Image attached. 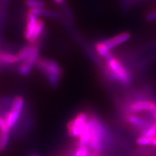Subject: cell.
<instances>
[{"instance_id": "1", "label": "cell", "mask_w": 156, "mask_h": 156, "mask_svg": "<svg viewBox=\"0 0 156 156\" xmlns=\"http://www.w3.org/2000/svg\"><path fill=\"white\" fill-rule=\"evenodd\" d=\"M38 15L30 9L27 11L25 15V24L23 28V36L29 44H40L45 34L46 24Z\"/></svg>"}, {"instance_id": "2", "label": "cell", "mask_w": 156, "mask_h": 156, "mask_svg": "<svg viewBox=\"0 0 156 156\" xmlns=\"http://www.w3.org/2000/svg\"><path fill=\"white\" fill-rule=\"evenodd\" d=\"M87 124L90 129V139L87 143V147L90 152L100 153L104 149L105 138L106 132L103 124L98 118L95 116L88 117Z\"/></svg>"}, {"instance_id": "3", "label": "cell", "mask_w": 156, "mask_h": 156, "mask_svg": "<svg viewBox=\"0 0 156 156\" xmlns=\"http://www.w3.org/2000/svg\"><path fill=\"white\" fill-rule=\"evenodd\" d=\"M35 67L46 77L51 86L53 87L58 86L63 71L57 62L52 58L39 56Z\"/></svg>"}, {"instance_id": "4", "label": "cell", "mask_w": 156, "mask_h": 156, "mask_svg": "<svg viewBox=\"0 0 156 156\" xmlns=\"http://www.w3.org/2000/svg\"><path fill=\"white\" fill-rule=\"evenodd\" d=\"M106 73L109 78L119 82L124 85H127L131 82V76L128 70L116 57L112 55L106 59Z\"/></svg>"}, {"instance_id": "5", "label": "cell", "mask_w": 156, "mask_h": 156, "mask_svg": "<svg viewBox=\"0 0 156 156\" xmlns=\"http://www.w3.org/2000/svg\"><path fill=\"white\" fill-rule=\"evenodd\" d=\"M40 44H33L32 49L28 56L17 66V72L20 75L28 76L35 67L36 61L39 57Z\"/></svg>"}, {"instance_id": "6", "label": "cell", "mask_w": 156, "mask_h": 156, "mask_svg": "<svg viewBox=\"0 0 156 156\" xmlns=\"http://www.w3.org/2000/svg\"><path fill=\"white\" fill-rule=\"evenodd\" d=\"M127 113H131V114L143 112H153L156 110V105L151 101L140 100L130 103L127 107Z\"/></svg>"}, {"instance_id": "7", "label": "cell", "mask_w": 156, "mask_h": 156, "mask_svg": "<svg viewBox=\"0 0 156 156\" xmlns=\"http://www.w3.org/2000/svg\"><path fill=\"white\" fill-rule=\"evenodd\" d=\"M131 38V34L128 32H123L119 34H117L116 36L109 38L106 40L103 41L105 46L109 51H112L114 48L120 46L129 41Z\"/></svg>"}, {"instance_id": "8", "label": "cell", "mask_w": 156, "mask_h": 156, "mask_svg": "<svg viewBox=\"0 0 156 156\" xmlns=\"http://www.w3.org/2000/svg\"><path fill=\"white\" fill-rule=\"evenodd\" d=\"M16 64H19V59L16 53L0 48V66L9 67Z\"/></svg>"}, {"instance_id": "9", "label": "cell", "mask_w": 156, "mask_h": 156, "mask_svg": "<svg viewBox=\"0 0 156 156\" xmlns=\"http://www.w3.org/2000/svg\"><path fill=\"white\" fill-rule=\"evenodd\" d=\"M126 121L129 124H131L132 126H136V127H142V128H147L150 125H151L147 121L144 119L143 118L140 117L137 115L131 113H127V114L125 116Z\"/></svg>"}, {"instance_id": "10", "label": "cell", "mask_w": 156, "mask_h": 156, "mask_svg": "<svg viewBox=\"0 0 156 156\" xmlns=\"http://www.w3.org/2000/svg\"><path fill=\"white\" fill-rule=\"evenodd\" d=\"M87 119H88V116L86 113L85 112H80L79 113L77 116L74 117L72 120H70L67 124V129H73L75 127H77L78 126L83 125V124H85L87 122Z\"/></svg>"}, {"instance_id": "11", "label": "cell", "mask_w": 156, "mask_h": 156, "mask_svg": "<svg viewBox=\"0 0 156 156\" xmlns=\"http://www.w3.org/2000/svg\"><path fill=\"white\" fill-rule=\"evenodd\" d=\"M95 49L96 52L98 54V55L101 57L107 59V58H110L113 54L111 53V51H109L106 46H105L104 43L102 41L97 42L95 45Z\"/></svg>"}, {"instance_id": "12", "label": "cell", "mask_w": 156, "mask_h": 156, "mask_svg": "<svg viewBox=\"0 0 156 156\" xmlns=\"http://www.w3.org/2000/svg\"><path fill=\"white\" fill-rule=\"evenodd\" d=\"M25 106L24 98L22 96H16L12 99L10 110L22 114Z\"/></svg>"}, {"instance_id": "13", "label": "cell", "mask_w": 156, "mask_h": 156, "mask_svg": "<svg viewBox=\"0 0 156 156\" xmlns=\"http://www.w3.org/2000/svg\"><path fill=\"white\" fill-rule=\"evenodd\" d=\"M88 129V125H87V122L85 124H83V125L78 126L77 127L69 129H68V134L70 136H73V137H75V136H80L84 132Z\"/></svg>"}, {"instance_id": "14", "label": "cell", "mask_w": 156, "mask_h": 156, "mask_svg": "<svg viewBox=\"0 0 156 156\" xmlns=\"http://www.w3.org/2000/svg\"><path fill=\"white\" fill-rule=\"evenodd\" d=\"M24 4L29 9H41L46 7L43 0H24Z\"/></svg>"}, {"instance_id": "15", "label": "cell", "mask_w": 156, "mask_h": 156, "mask_svg": "<svg viewBox=\"0 0 156 156\" xmlns=\"http://www.w3.org/2000/svg\"><path fill=\"white\" fill-rule=\"evenodd\" d=\"M7 14V3L6 0H0V32L2 30L5 23Z\"/></svg>"}, {"instance_id": "16", "label": "cell", "mask_w": 156, "mask_h": 156, "mask_svg": "<svg viewBox=\"0 0 156 156\" xmlns=\"http://www.w3.org/2000/svg\"><path fill=\"white\" fill-rule=\"evenodd\" d=\"M9 140V132L0 129V152L5 151L8 145Z\"/></svg>"}, {"instance_id": "17", "label": "cell", "mask_w": 156, "mask_h": 156, "mask_svg": "<svg viewBox=\"0 0 156 156\" xmlns=\"http://www.w3.org/2000/svg\"><path fill=\"white\" fill-rule=\"evenodd\" d=\"M142 136H148V137H154L156 136V123L150 125L148 127L144 129L142 131Z\"/></svg>"}, {"instance_id": "18", "label": "cell", "mask_w": 156, "mask_h": 156, "mask_svg": "<svg viewBox=\"0 0 156 156\" xmlns=\"http://www.w3.org/2000/svg\"><path fill=\"white\" fill-rule=\"evenodd\" d=\"M89 152V149L86 145H80L77 144L76 147L75 156H87Z\"/></svg>"}, {"instance_id": "19", "label": "cell", "mask_w": 156, "mask_h": 156, "mask_svg": "<svg viewBox=\"0 0 156 156\" xmlns=\"http://www.w3.org/2000/svg\"><path fill=\"white\" fill-rule=\"evenodd\" d=\"M152 138L153 137L141 136L136 139V144L140 146L152 145Z\"/></svg>"}, {"instance_id": "20", "label": "cell", "mask_w": 156, "mask_h": 156, "mask_svg": "<svg viewBox=\"0 0 156 156\" xmlns=\"http://www.w3.org/2000/svg\"><path fill=\"white\" fill-rule=\"evenodd\" d=\"M147 19L148 20H154L156 19V10H154L153 12H151L147 15Z\"/></svg>"}, {"instance_id": "21", "label": "cell", "mask_w": 156, "mask_h": 156, "mask_svg": "<svg viewBox=\"0 0 156 156\" xmlns=\"http://www.w3.org/2000/svg\"><path fill=\"white\" fill-rule=\"evenodd\" d=\"M52 1H53L54 2H55L56 4H57V5H62L63 4H64V2H65V0H52Z\"/></svg>"}, {"instance_id": "22", "label": "cell", "mask_w": 156, "mask_h": 156, "mask_svg": "<svg viewBox=\"0 0 156 156\" xmlns=\"http://www.w3.org/2000/svg\"><path fill=\"white\" fill-rule=\"evenodd\" d=\"M5 123V119H4L3 117H0V129H1L4 126Z\"/></svg>"}, {"instance_id": "23", "label": "cell", "mask_w": 156, "mask_h": 156, "mask_svg": "<svg viewBox=\"0 0 156 156\" xmlns=\"http://www.w3.org/2000/svg\"><path fill=\"white\" fill-rule=\"evenodd\" d=\"M91 153H92V152H91ZM92 153H93V156H101L100 153H95V152H93Z\"/></svg>"}, {"instance_id": "24", "label": "cell", "mask_w": 156, "mask_h": 156, "mask_svg": "<svg viewBox=\"0 0 156 156\" xmlns=\"http://www.w3.org/2000/svg\"><path fill=\"white\" fill-rule=\"evenodd\" d=\"M87 156H93V153H91V152L89 151V152H88V153H87Z\"/></svg>"}, {"instance_id": "25", "label": "cell", "mask_w": 156, "mask_h": 156, "mask_svg": "<svg viewBox=\"0 0 156 156\" xmlns=\"http://www.w3.org/2000/svg\"><path fill=\"white\" fill-rule=\"evenodd\" d=\"M30 156H38V155H31Z\"/></svg>"}, {"instance_id": "26", "label": "cell", "mask_w": 156, "mask_h": 156, "mask_svg": "<svg viewBox=\"0 0 156 156\" xmlns=\"http://www.w3.org/2000/svg\"><path fill=\"white\" fill-rule=\"evenodd\" d=\"M156 111V110H155ZM155 119H156V112H155Z\"/></svg>"}]
</instances>
